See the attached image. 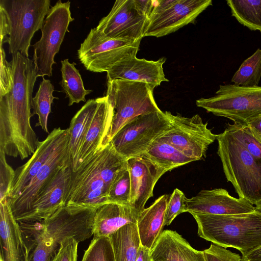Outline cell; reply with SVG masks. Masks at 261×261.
Instances as JSON below:
<instances>
[{
    "mask_svg": "<svg viewBox=\"0 0 261 261\" xmlns=\"http://www.w3.org/2000/svg\"><path fill=\"white\" fill-rule=\"evenodd\" d=\"M186 197L182 191L175 189L170 195L165 212L164 225H169L175 218L186 212Z\"/></svg>",
    "mask_w": 261,
    "mask_h": 261,
    "instance_id": "35",
    "label": "cell"
},
{
    "mask_svg": "<svg viewBox=\"0 0 261 261\" xmlns=\"http://www.w3.org/2000/svg\"><path fill=\"white\" fill-rule=\"evenodd\" d=\"M0 37L1 47H3V44L8 42V36L9 34V23L7 16L4 11L0 8Z\"/></svg>",
    "mask_w": 261,
    "mask_h": 261,
    "instance_id": "40",
    "label": "cell"
},
{
    "mask_svg": "<svg viewBox=\"0 0 261 261\" xmlns=\"http://www.w3.org/2000/svg\"><path fill=\"white\" fill-rule=\"evenodd\" d=\"M242 261H261V246L256 249L242 255Z\"/></svg>",
    "mask_w": 261,
    "mask_h": 261,
    "instance_id": "41",
    "label": "cell"
},
{
    "mask_svg": "<svg viewBox=\"0 0 261 261\" xmlns=\"http://www.w3.org/2000/svg\"><path fill=\"white\" fill-rule=\"evenodd\" d=\"M81 261H115L110 237H93Z\"/></svg>",
    "mask_w": 261,
    "mask_h": 261,
    "instance_id": "33",
    "label": "cell"
},
{
    "mask_svg": "<svg viewBox=\"0 0 261 261\" xmlns=\"http://www.w3.org/2000/svg\"><path fill=\"white\" fill-rule=\"evenodd\" d=\"M0 261H31L30 250L8 198L0 201Z\"/></svg>",
    "mask_w": 261,
    "mask_h": 261,
    "instance_id": "19",
    "label": "cell"
},
{
    "mask_svg": "<svg viewBox=\"0 0 261 261\" xmlns=\"http://www.w3.org/2000/svg\"><path fill=\"white\" fill-rule=\"evenodd\" d=\"M248 125L257 138L261 142V117L250 122Z\"/></svg>",
    "mask_w": 261,
    "mask_h": 261,
    "instance_id": "42",
    "label": "cell"
},
{
    "mask_svg": "<svg viewBox=\"0 0 261 261\" xmlns=\"http://www.w3.org/2000/svg\"><path fill=\"white\" fill-rule=\"evenodd\" d=\"M140 42L110 38L95 28L91 29L81 44L78 58L87 70L107 72L121 60L136 56Z\"/></svg>",
    "mask_w": 261,
    "mask_h": 261,
    "instance_id": "10",
    "label": "cell"
},
{
    "mask_svg": "<svg viewBox=\"0 0 261 261\" xmlns=\"http://www.w3.org/2000/svg\"><path fill=\"white\" fill-rule=\"evenodd\" d=\"M5 152L0 150V201L8 198L15 172L7 163Z\"/></svg>",
    "mask_w": 261,
    "mask_h": 261,
    "instance_id": "36",
    "label": "cell"
},
{
    "mask_svg": "<svg viewBox=\"0 0 261 261\" xmlns=\"http://www.w3.org/2000/svg\"><path fill=\"white\" fill-rule=\"evenodd\" d=\"M139 213L130 205L107 201L98 206L93 223L94 237H109L122 226L137 223Z\"/></svg>",
    "mask_w": 261,
    "mask_h": 261,
    "instance_id": "22",
    "label": "cell"
},
{
    "mask_svg": "<svg viewBox=\"0 0 261 261\" xmlns=\"http://www.w3.org/2000/svg\"><path fill=\"white\" fill-rule=\"evenodd\" d=\"M113 115V108L108 97H99L96 111L79 151L73 172L106 146Z\"/></svg>",
    "mask_w": 261,
    "mask_h": 261,
    "instance_id": "21",
    "label": "cell"
},
{
    "mask_svg": "<svg viewBox=\"0 0 261 261\" xmlns=\"http://www.w3.org/2000/svg\"><path fill=\"white\" fill-rule=\"evenodd\" d=\"M109 237L115 261H136L141 245L137 224H127Z\"/></svg>",
    "mask_w": 261,
    "mask_h": 261,
    "instance_id": "26",
    "label": "cell"
},
{
    "mask_svg": "<svg viewBox=\"0 0 261 261\" xmlns=\"http://www.w3.org/2000/svg\"><path fill=\"white\" fill-rule=\"evenodd\" d=\"M153 89L147 83L121 79L107 81V96L114 110L107 145L115 135L134 118L161 110L153 96Z\"/></svg>",
    "mask_w": 261,
    "mask_h": 261,
    "instance_id": "4",
    "label": "cell"
},
{
    "mask_svg": "<svg viewBox=\"0 0 261 261\" xmlns=\"http://www.w3.org/2000/svg\"><path fill=\"white\" fill-rule=\"evenodd\" d=\"M78 244L73 238L65 239L50 261H77Z\"/></svg>",
    "mask_w": 261,
    "mask_h": 261,
    "instance_id": "37",
    "label": "cell"
},
{
    "mask_svg": "<svg viewBox=\"0 0 261 261\" xmlns=\"http://www.w3.org/2000/svg\"><path fill=\"white\" fill-rule=\"evenodd\" d=\"M10 91L0 96V150L21 160L33 154L40 141L31 126L32 93L37 76L33 60L12 55Z\"/></svg>",
    "mask_w": 261,
    "mask_h": 261,
    "instance_id": "1",
    "label": "cell"
},
{
    "mask_svg": "<svg viewBox=\"0 0 261 261\" xmlns=\"http://www.w3.org/2000/svg\"><path fill=\"white\" fill-rule=\"evenodd\" d=\"M198 234L219 246L233 248L246 254L261 246V213L212 215L192 213Z\"/></svg>",
    "mask_w": 261,
    "mask_h": 261,
    "instance_id": "2",
    "label": "cell"
},
{
    "mask_svg": "<svg viewBox=\"0 0 261 261\" xmlns=\"http://www.w3.org/2000/svg\"><path fill=\"white\" fill-rule=\"evenodd\" d=\"M197 107L214 115L248 125L261 117V87H245L234 84L220 85L215 95L196 100Z\"/></svg>",
    "mask_w": 261,
    "mask_h": 261,
    "instance_id": "5",
    "label": "cell"
},
{
    "mask_svg": "<svg viewBox=\"0 0 261 261\" xmlns=\"http://www.w3.org/2000/svg\"><path fill=\"white\" fill-rule=\"evenodd\" d=\"M165 112L170 124L159 138L195 161L201 160L218 135L212 132L207 127V122L204 123L198 114L187 117L179 114L173 115L168 111Z\"/></svg>",
    "mask_w": 261,
    "mask_h": 261,
    "instance_id": "9",
    "label": "cell"
},
{
    "mask_svg": "<svg viewBox=\"0 0 261 261\" xmlns=\"http://www.w3.org/2000/svg\"><path fill=\"white\" fill-rule=\"evenodd\" d=\"M261 77V49H257L246 59L235 72L231 82L245 87L258 86Z\"/></svg>",
    "mask_w": 261,
    "mask_h": 261,
    "instance_id": "31",
    "label": "cell"
},
{
    "mask_svg": "<svg viewBox=\"0 0 261 261\" xmlns=\"http://www.w3.org/2000/svg\"><path fill=\"white\" fill-rule=\"evenodd\" d=\"M0 8L8 18L9 51L29 57L34 34L43 27L50 9L49 0H1Z\"/></svg>",
    "mask_w": 261,
    "mask_h": 261,
    "instance_id": "6",
    "label": "cell"
},
{
    "mask_svg": "<svg viewBox=\"0 0 261 261\" xmlns=\"http://www.w3.org/2000/svg\"><path fill=\"white\" fill-rule=\"evenodd\" d=\"M98 152L73 172L66 204L97 207L108 201L109 188L99 174Z\"/></svg>",
    "mask_w": 261,
    "mask_h": 261,
    "instance_id": "13",
    "label": "cell"
},
{
    "mask_svg": "<svg viewBox=\"0 0 261 261\" xmlns=\"http://www.w3.org/2000/svg\"><path fill=\"white\" fill-rule=\"evenodd\" d=\"M232 15L244 26L261 32V0H227Z\"/></svg>",
    "mask_w": 261,
    "mask_h": 261,
    "instance_id": "29",
    "label": "cell"
},
{
    "mask_svg": "<svg viewBox=\"0 0 261 261\" xmlns=\"http://www.w3.org/2000/svg\"><path fill=\"white\" fill-rule=\"evenodd\" d=\"M203 252L206 261H242L239 254L213 243Z\"/></svg>",
    "mask_w": 261,
    "mask_h": 261,
    "instance_id": "38",
    "label": "cell"
},
{
    "mask_svg": "<svg viewBox=\"0 0 261 261\" xmlns=\"http://www.w3.org/2000/svg\"><path fill=\"white\" fill-rule=\"evenodd\" d=\"M54 86L49 80L42 77V81L35 96L33 97L32 109L33 116H38V122L36 126H40L46 133L49 134L47 128L48 117L51 112V105L54 99H58L53 95Z\"/></svg>",
    "mask_w": 261,
    "mask_h": 261,
    "instance_id": "30",
    "label": "cell"
},
{
    "mask_svg": "<svg viewBox=\"0 0 261 261\" xmlns=\"http://www.w3.org/2000/svg\"><path fill=\"white\" fill-rule=\"evenodd\" d=\"M170 124L169 118L161 110L142 114L123 125L110 143L126 159L140 156L169 128Z\"/></svg>",
    "mask_w": 261,
    "mask_h": 261,
    "instance_id": "7",
    "label": "cell"
},
{
    "mask_svg": "<svg viewBox=\"0 0 261 261\" xmlns=\"http://www.w3.org/2000/svg\"><path fill=\"white\" fill-rule=\"evenodd\" d=\"M72 173L71 165L61 167L36 198L30 211L17 221L18 222L40 221L50 217L66 205Z\"/></svg>",
    "mask_w": 261,
    "mask_h": 261,
    "instance_id": "14",
    "label": "cell"
},
{
    "mask_svg": "<svg viewBox=\"0 0 261 261\" xmlns=\"http://www.w3.org/2000/svg\"><path fill=\"white\" fill-rule=\"evenodd\" d=\"M62 80L60 85L66 96L69 99L68 106L86 102V96L92 92L84 88L82 76L75 65L76 63H70L68 59L61 61Z\"/></svg>",
    "mask_w": 261,
    "mask_h": 261,
    "instance_id": "28",
    "label": "cell"
},
{
    "mask_svg": "<svg viewBox=\"0 0 261 261\" xmlns=\"http://www.w3.org/2000/svg\"><path fill=\"white\" fill-rule=\"evenodd\" d=\"M255 210L261 213V203L255 206Z\"/></svg>",
    "mask_w": 261,
    "mask_h": 261,
    "instance_id": "44",
    "label": "cell"
},
{
    "mask_svg": "<svg viewBox=\"0 0 261 261\" xmlns=\"http://www.w3.org/2000/svg\"><path fill=\"white\" fill-rule=\"evenodd\" d=\"M226 128L255 157L261 159V142L248 125L227 123Z\"/></svg>",
    "mask_w": 261,
    "mask_h": 261,
    "instance_id": "34",
    "label": "cell"
},
{
    "mask_svg": "<svg viewBox=\"0 0 261 261\" xmlns=\"http://www.w3.org/2000/svg\"><path fill=\"white\" fill-rule=\"evenodd\" d=\"M147 19L136 0H117L109 13L102 18L96 28L110 38L133 43L141 42Z\"/></svg>",
    "mask_w": 261,
    "mask_h": 261,
    "instance_id": "12",
    "label": "cell"
},
{
    "mask_svg": "<svg viewBox=\"0 0 261 261\" xmlns=\"http://www.w3.org/2000/svg\"><path fill=\"white\" fill-rule=\"evenodd\" d=\"M136 261H152L150 256V250L141 245Z\"/></svg>",
    "mask_w": 261,
    "mask_h": 261,
    "instance_id": "43",
    "label": "cell"
},
{
    "mask_svg": "<svg viewBox=\"0 0 261 261\" xmlns=\"http://www.w3.org/2000/svg\"><path fill=\"white\" fill-rule=\"evenodd\" d=\"M130 179L127 163L117 173L108 195V201L130 205Z\"/></svg>",
    "mask_w": 261,
    "mask_h": 261,
    "instance_id": "32",
    "label": "cell"
},
{
    "mask_svg": "<svg viewBox=\"0 0 261 261\" xmlns=\"http://www.w3.org/2000/svg\"><path fill=\"white\" fill-rule=\"evenodd\" d=\"M0 50V96H3L10 91L12 78L10 62L6 60V53L3 47H1Z\"/></svg>",
    "mask_w": 261,
    "mask_h": 261,
    "instance_id": "39",
    "label": "cell"
},
{
    "mask_svg": "<svg viewBox=\"0 0 261 261\" xmlns=\"http://www.w3.org/2000/svg\"><path fill=\"white\" fill-rule=\"evenodd\" d=\"M152 261H206L203 251L193 248L176 231H162L150 251Z\"/></svg>",
    "mask_w": 261,
    "mask_h": 261,
    "instance_id": "23",
    "label": "cell"
},
{
    "mask_svg": "<svg viewBox=\"0 0 261 261\" xmlns=\"http://www.w3.org/2000/svg\"><path fill=\"white\" fill-rule=\"evenodd\" d=\"M217 140L224 173L239 197L255 206L261 203V159L252 155L226 127Z\"/></svg>",
    "mask_w": 261,
    "mask_h": 261,
    "instance_id": "3",
    "label": "cell"
},
{
    "mask_svg": "<svg viewBox=\"0 0 261 261\" xmlns=\"http://www.w3.org/2000/svg\"><path fill=\"white\" fill-rule=\"evenodd\" d=\"M212 4L211 0L157 1L148 17L144 37H163L194 23Z\"/></svg>",
    "mask_w": 261,
    "mask_h": 261,
    "instance_id": "11",
    "label": "cell"
},
{
    "mask_svg": "<svg viewBox=\"0 0 261 261\" xmlns=\"http://www.w3.org/2000/svg\"><path fill=\"white\" fill-rule=\"evenodd\" d=\"M143 155L167 172L195 161L160 138L151 144Z\"/></svg>",
    "mask_w": 261,
    "mask_h": 261,
    "instance_id": "27",
    "label": "cell"
},
{
    "mask_svg": "<svg viewBox=\"0 0 261 261\" xmlns=\"http://www.w3.org/2000/svg\"><path fill=\"white\" fill-rule=\"evenodd\" d=\"M69 140L56 150L18 197L12 199L8 198L16 220L30 211L36 198L58 170L66 165H71L68 151Z\"/></svg>",
    "mask_w": 261,
    "mask_h": 261,
    "instance_id": "15",
    "label": "cell"
},
{
    "mask_svg": "<svg viewBox=\"0 0 261 261\" xmlns=\"http://www.w3.org/2000/svg\"><path fill=\"white\" fill-rule=\"evenodd\" d=\"M166 58L156 61L138 59L136 56L124 59L114 64L107 72V81L121 79L149 84L153 89L163 82L169 80L165 77L163 64Z\"/></svg>",
    "mask_w": 261,
    "mask_h": 261,
    "instance_id": "20",
    "label": "cell"
},
{
    "mask_svg": "<svg viewBox=\"0 0 261 261\" xmlns=\"http://www.w3.org/2000/svg\"><path fill=\"white\" fill-rule=\"evenodd\" d=\"M99 98L87 100L72 118L70 126L69 155L73 171L79 151L96 111Z\"/></svg>",
    "mask_w": 261,
    "mask_h": 261,
    "instance_id": "25",
    "label": "cell"
},
{
    "mask_svg": "<svg viewBox=\"0 0 261 261\" xmlns=\"http://www.w3.org/2000/svg\"><path fill=\"white\" fill-rule=\"evenodd\" d=\"M69 139V127H58L49 133L45 140L40 141L30 159L15 170V177L8 198L12 199L18 197L56 150Z\"/></svg>",
    "mask_w": 261,
    "mask_h": 261,
    "instance_id": "16",
    "label": "cell"
},
{
    "mask_svg": "<svg viewBox=\"0 0 261 261\" xmlns=\"http://www.w3.org/2000/svg\"><path fill=\"white\" fill-rule=\"evenodd\" d=\"M170 195L159 197L139 214L137 225L141 246L150 251L162 232Z\"/></svg>",
    "mask_w": 261,
    "mask_h": 261,
    "instance_id": "24",
    "label": "cell"
},
{
    "mask_svg": "<svg viewBox=\"0 0 261 261\" xmlns=\"http://www.w3.org/2000/svg\"><path fill=\"white\" fill-rule=\"evenodd\" d=\"M130 179V205L139 214L153 196L154 186L167 171L143 155L126 160Z\"/></svg>",
    "mask_w": 261,
    "mask_h": 261,
    "instance_id": "17",
    "label": "cell"
},
{
    "mask_svg": "<svg viewBox=\"0 0 261 261\" xmlns=\"http://www.w3.org/2000/svg\"><path fill=\"white\" fill-rule=\"evenodd\" d=\"M70 2L58 1L51 7L41 29L42 35L34 45L33 61L38 77L52 75L55 55L59 52L68 27L74 19L71 17Z\"/></svg>",
    "mask_w": 261,
    "mask_h": 261,
    "instance_id": "8",
    "label": "cell"
},
{
    "mask_svg": "<svg viewBox=\"0 0 261 261\" xmlns=\"http://www.w3.org/2000/svg\"><path fill=\"white\" fill-rule=\"evenodd\" d=\"M186 212L212 215H231L254 212L255 206L247 200L231 196L222 188L202 190L186 198Z\"/></svg>",
    "mask_w": 261,
    "mask_h": 261,
    "instance_id": "18",
    "label": "cell"
}]
</instances>
